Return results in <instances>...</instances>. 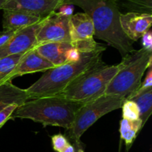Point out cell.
Here are the masks:
<instances>
[{
  "label": "cell",
  "mask_w": 152,
  "mask_h": 152,
  "mask_svg": "<svg viewBox=\"0 0 152 152\" xmlns=\"http://www.w3.org/2000/svg\"><path fill=\"white\" fill-rule=\"evenodd\" d=\"M142 48L152 51V34L151 30H148L142 37Z\"/></svg>",
  "instance_id": "obj_23"
},
{
  "label": "cell",
  "mask_w": 152,
  "mask_h": 152,
  "mask_svg": "<svg viewBox=\"0 0 152 152\" xmlns=\"http://www.w3.org/2000/svg\"><path fill=\"white\" fill-rule=\"evenodd\" d=\"M148 72L146 74L145 80L141 84L140 88H147L152 87V68L151 65L148 68Z\"/></svg>",
  "instance_id": "obj_25"
},
{
  "label": "cell",
  "mask_w": 152,
  "mask_h": 152,
  "mask_svg": "<svg viewBox=\"0 0 152 152\" xmlns=\"http://www.w3.org/2000/svg\"><path fill=\"white\" fill-rule=\"evenodd\" d=\"M36 51L54 67L59 66L69 61V53L73 48L70 42H48L34 47Z\"/></svg>",
  "instance_id": "obj_13"
},
{
  "label": "cell",
  "mask_w": 152,
  "mask_h": 152,
  "mask_svg": "<svg viewBox=\"0 0 152 152\" xmlns=\"http://www.w3.org/2000/svg\"><path fill=\"white\" fill-rule=\"evenodd\" d=\"M62 1L63 0H7L2 10H20L44 19L56 12Z\"/></svg>",
  "instance_id": "obj_10"
},
{
  "label": "cell",
  "mask_w": 152,
  "mask_h": 152,
  "mask_svg": "<svg viewBox=\"0 0 152 152\" xmlns=\"http://www.w3.org/2000/svg\"><path fill=\"white\" fill-rule=\"evenodd\" d=\"M18 106L19 105L17 104H11L0 111V128L2 127L7 120L11 119L12 114L16 111Z\"/></svg>",
  "instance_id": "obj_22"
},
{
  "label": "cell",
  "mask_w": 152,
  "mask_h": 152,
  "mask_svg": "<svg viewBox=\"0 0 152 152\" xmlns=\"http://www.w3.org/2000/svg\"><path fill=\"white\" fill-rule=\"evenodd\" d=\"M54 68L51 63L42 57L33 48L24 54L21 60L16 65L14 71L10 76V81L14 78L28 74L46 71Z\"/></svg>",
  "instance_id": "obj_12"
},
{
  "label": "cell",
  "mask_w": 152,
  "mask_h": 152,
  "mask_svg": "<svg viewBox=\"0 0 152 152\" xmlns=\"http://www.w3.org/2000/svg\"><path fill=\"white\" fill-rule=\"evenodd\" d=\"M25 53L12 55L0 59V85L10 81V74L14 71Z\"/></svg>",
  "instance_id": "obj_19"
},
{
  "label": "cell",
  "mask_w": 152,
  "mask_h": 152,
  "mask_svg": "<svg viewBox=\"0 0 152 152\" xmlns=\"http://www.w3.org/2000/svg\"><path fill=\"white\" fill-rule=\"evenodd\" d=\"M17 31H2L0 32V48L4 45Z\"/></svg>",
  "instance_id": "obj_24"
},
{
  "label": "cell",
  "mask_w": 152,
  "mask_h": 152,
  "mask_svg": "<svg viewBox=\"0 0 152 152\" xmlns=\"http://www.w3.org/2000/svg\"><path fill=\"white\" fill-rule=\"evenodd\" d=\"M51 142L53 149L56 152H62L70 143L66 137L62 134L53 135L51 137Z\"/></svg>",
  "instance_id": "obj_21"
},
{
  "label": "cell",
  "mask_w": 152,
  "mask_h": 152,
  "mask_svg": "<svg viewBox=\"0 0 152 152\" xmlns=\"http://www.w3.org/2000/svg\"><path fill=\"white\" fill-rule=\"evenodd\" d=\"M59 13H62L64 15H67V16H71L73 14V11H74V6L71 5V4H62L59 7Z\"/></svg>",
  "instance_id": "obj_26"
},
{
  "label": "cell",
  "mask_w": 152,
  "mask_h": 152,
  "mask_svg": "<svg viewBox=\"0 0 152 152\" xmlns=\"http://www.w3.org/2000/svg\"><path fill=\"white\" fill-rule=\"evenodd\" d=\"M28 99L26 90L14 86L12 81L0 85V111L11 104L21 105Z\"/></svg>",
  "instance_id": "obj_15"
},
{
  "label": "cell",
  "mask_w": 152,
  "mask_h": 152,
  "mask_svg": "<svg viewBox=\"0 0 152 152\" xmlns=\"http://www.w3.org/2000/svg\"><path fill=\"white\" fill-rule=\"evenodd\" d=\"M7 1V0H0V10H2L3 6L4 5V4H5Z\"/></svg>",
  "instance_id": "obj_29"
},
{
  "label": "cell",
  "mask_w": 152,
  "mask_h": 152,
  "mask_svg": "<svg viewBox=\"0 0 152 152\" xmlns=\"http://www.w3.org/2000/svg\"><path fill=\"white\" fill-rule=\"evenodd\" d=\"M71 144L74 148V152H84V145L80 140L71 141Z\"/></svg>",
  "instance_id": "obj_27"
},
{
  "label": "cell",
  "mask_w": 152,
  "mask_h": 152,
  "mask_svg": "<svg viewBox=\"0 0 152 152\" xmlns=\"http://www.w3.org/2000/svg\"><path fill=\"white\" fill-rule=\"evenodd\" d=\"M123 59V68L110 82L105 94L129 99L139 90L144 73L152 65V51L142 48Z\"/></svg>",
  "instance_id": "obj_4"
},
{
  "label": "cell",
  "mask_w": 152,
  "mask_h": 152,
  "mask_svg": "<svg viewBox=\"0 0 152 152\" xmlns=\"http://www.w3.org/2000/svg\"><path fill=\"white\" fill-rule=\"evenodd\" d=\"M84 103L70 100L60 95L31 99L18 106L11 119H28L44 126L71 129L76 114Z\"/></svg>",
  "instance_id": "obj_3"
},
{
  "label": "cell",
  "mask_w": 152,
  "mask_h": 152,
  "mask_svg": "<svg viewBox=\"0 0 152 152\" xmlns=\"http://www.w3.org/2000/svg\"><path fill=\"white\" fill-rule=\"evenodd\" d=\"M122 108V117L129 120H135L140 119V111L137 105L132 100H126L123 102Z\"/></svg>",
  "instance_id": "obj_20"
},
{
  "label": "cell",
  "mask_w": 152,
  "mask_h": 152,
  "mask_svg": "<svg viewBox=\"0 0 152 152\" xmlns=\"http://www.w3.org/2000/svg\"><path fill=\"white\" fill-rule=\"evenodd\" d=\"M128 100L136 103L140 111V119L142 120V126L146 123L152 111V87L140 88Z\"/></svg>",
  "instance_id": "obj_16"
},
{
  "label": "cell",
  "mask_w": 152,
  "mask_h": 152,
  "mask_svg": "<svg viewBox=\"0 0 152 152\" xmlns=\"http://www.w3.org/2000/svg\"><path fill=\"white\" fill-rule=\"evenodd\" d=\"M119 10L152 15V0H115Z\"/></svg>",
  "instance_id": "obj_18"
},
{
  "label": "cell",
  "mask_w": 152,
  "mask_h": 152,
  "mask_svg": "<svg viewBox=\"0 0 152 152\" xmlns=\"http://www.w3.org/2000/svg\"><path fill=\"white\" fill-rule=\"evenodd\" d=\"M45 19L18 31L0 48V59L12 55L25 53L37 45V35Z\"/></svg>",
  "instance_id": "obj_9"
},
{
  "label": "cell",
  "mask_w": 152,
  "mask_h": 152,
  "mask_svg": "<svg viewBox=\"0 0 152 152\" xmlns=\"http://www.w3.org/2000/svg\"><path fill=\"white\" fill-rule=\"evenodd\" d=\"M71 44L80 53L105 50L104 45L94 40V26L90 16L86 13L72 14L69 20Z\"/></svg>",
  "instance_id": "obj_7"
},
{
  "label": "cell",
  "mask_w": 152,
  "mask_h": 152,
  "mask_svg": "<svg viewBox=\"0 0 152 152\" xmlns=\"http://www.w3.org/2000/svg\"><path fill=\"white\" fill-rule=\"evenodd\" d=\"M62 152H74V146H73L72 144L70 142L68 145V146L65 148V150Z\"/></svg>",
  "instance_id": "obj_28"
},
{
  "label": "cell",
  "mask_w": 152,
  "mask_h": 152,
  "mask_svg": "<svg viewBox=\"0 0 152 152\" xmlns=\"http://www.w3.org/2000/svg\"><path fill=\"white\" fill-rule=\"evenodd\" d=\"M125 100L122 96L104 94L84 103L77 111L71 129L65 131V136L69 142L80 140L83 134L102 116L121 108Z\"/></svg>",
  "instance_id": "obj_6"
},
{
  "label": "cell",
  "mask_w": 152,
  "mask_h": 152,
  "mask_svg": "<svg viewBox=\"0 0 152 152\" xmlns=\"http://www.w3.org/2000/svg\"><path fill=\"white\" fill-rule=\"evenodd\" d=\"M120 21L123 32L134 42L140 39L148 30L151 29L152 15L128 12L121 13Z\"/></svg>",
  "instance_id": "obj_11"
},
{
  "label": "cell",
  "mask_w": 152,
  "mask_h": 152,
  "mask_svg": "<svg viewBox=\"0 0 152 152\" xmlns=\"http://www.w3.org/2000/svg\"><path fill=\"white\" fill-rule=\"evenodd\" d=\"M71 16L56 11L45 18L37 35V45L48 42H70ZM36 45V46H37Z\"/></svg>",
  "instance_id": "obj_8"
},
{
  "label": "cell",
  "mask_w": 152,
  "mask_h": 152,
  "mask_svg": "<svg viewBox=\"0 0 152 152\" xmlns=\"http://www.w3.org/2000/svg\"><path fill=\"white\" fill-rule=\"evenodd\" d=\"M142 120L140 119L129 120L122 119L120 123V138L124 141L126 151H129L136 140L138 134L142 129Z\"/></svg>",
  "instance_id": "obj_17"
},
{
  "label": "cell",
  "mask_w": 152,
  "mask_h": 152,
  "mask_svg": "<svg viewBox=\"0 0 152 152\" xmlns=\"http://www.w3.org/2000/svg\"><path fill=\"white\" fill-rule=\"evenodd\" d=\"M42 19H43L27 12L3 10V31H19L37 23Z\"/></svg>",
  "instance_id": "obj_14"
},
{
  "label": "cell",
  "mask_w": 152,
  "mask_h": 152,
  "mask_svg": "<svg viewBox=\"0 0 152 152\" xmlns=\"http://www.w3.org/2000/svg\"><path fill=\"white\" fill-rule=\"evenodd\" d=\"M62 4L83 9L93 22L94 37L117 49L123 59L136 50L134 42L122 29L120 21L122 13L115 0H63Z\"/></svg>",
  "instance_id": "obj_1"
},
{
  "label": "cell",
  "mask_w": 152,
  "mask_h": 152,
  "mask_svg": "<svg viewBox=\"0 0 152 152\" xmlns=\"http://www.w3.org/2000/svg\"><path fill=\"white\" fill-rule=\"evenodd\" d=\"M123 65V59L116 65L102 64L75 80L59 95L82 103L91 102L105 94L108 84Z\"/></svg>",
  "instance_id": "obj_5"
},
{
  "label": "cell",
  "mask_w": 152,
  "mask_h": 152,
  "mask_svg": "<svg viewBox=\"0 0 152 152\" xmlns=\"http://www.w3.org/2000/svg\"><path fill=\"white\" fill-rule=\"evenodd\" d=\"M105 50L81 53L78 60L68 62L45 71L36 83L26 88L31 99L59 95L75 80L94 68L104 64Z\"/></svg>",
  "instance_id": "obj_2"
}]
</instances>
